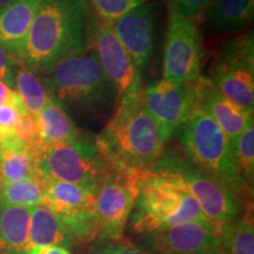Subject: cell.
<instances>
[{"label": "cell", "instance_id": "cell-1", "mask_svg": "<svg viewBox=\"0 0 254 254\" xmlns=\"http://www.w3.org/2000/svg\"><path fill=\"white\" fill-rule=\"evenodd\" d=\"M142 90V79H139L119 98L113 117L95 138L112 167L151 170L165 152L166 141L145 110Z\"/></svg>", "mask_w": 254, "mask_h": 254}, {"label": "cell", "instance_id": "cell-2", "mask_svg": "<svg viewBox=\"0 0 254 254\" xmlns=\"http://www.w3.org/2000/svg\"><path fill=\"white\" fill-rule=\"evenodd\" d=\"M87 0H39L23 63L37 72L86 50Z\"/></svg>", "mask_w": 254, "mask_h": 254}, {"label": "cell", "instance_id": "cell-3", "mask_svg": "<svg viewBox=\"0 0 254 254\" xmlns=\"http://www.w3.org/2000/svg\"><path fill=\"white\" fill-rule=\"evenodd\" d=\"M39 75L51 99L64 111L98 110L117 97L97 57L88 49L60 60Z\"/></svg>", "mask_w": 254, "mask_h": 254}, {"label": "cell", "instance_id": "cell-4", "mask_svg": "<svg viewBox=\"0 0 254 254\" xmlns=\"http://www.w3.org/2000/svg\"><path fill=\"white\" fill-rule=\"evenodd\" d=\"M178 131L190 163L220 180L250 206L253 187L247 185L237 172L230 140L217 123L204 111L196 109Z\"/></svg>", "mask_w": 254, "mask_h": 254}, {"label": "cell", "instance_id": "cell-5", "mask_svg": "<svg viewBox=\"0 0 254 254\" xmlns=\"http://www.w3.org/2000/svg\"><path fill=\"white\" fill-rule=\"evenodd\" d=\"M201 218L206 217L185 190L147 170L128 220L133 231L148 237Z\"/></svg>", "mask_w": 254, "mask_h": 254}, {"label": "cell", "instance_id": "cell-6", "mask_svg": "<svg viewBox=\"0 0 254 254\" xmlns=\"http://www.w3.org/2000/svg\"><path fill=\"white\" fill-rule=\"evenodd\" d=\"M150 171L185 190L195 200L202 214L212 220L232 221L249 208L230 187L193 165L186 157L164 152Z\"/></svg>", "mask_w": 254, "mask_h": 254}, {"label": "cell", "instance_id": "cell-7", "mask_svg": "<svg viewBox=\"0 0 254 254\" xmlns=\"http://www.w3.org/2000/svg\"><path fill=\"white\" fill-rule=\"evenodd\" d=\"M32 153L38 172L93 192L113 168L101 153L97 139L84 134L68 142H43Z\"/></svg>", "mask_w": 254, "mask_h": 254}, {"label": "cell", "instance_id": "cell-8", "mask_svg": "<svg viewBox=\"0 0 254 254\" xmlns=\"http://www.w3.org/2000/svg\"><path fill=\"white\" fill-rule=\"evenodd\" d=\"M147 170L113 167L95 192L98 239L123 240L140 184Z\"/></svg>", "mask_w": 254, "mask_h": 254}, {"label": "cell", "instance_id": "cell-9", "mask_svg": "<svg viewBox=\"0 0 254 254\" xmlns=\"http://www.w3.org/2000/svg\"><path fill=\"white\" fill-rule=\"evenodd\" d=\"M209 80L231 101L253 112V32H247L222 43L215 56Z\"/></svg>", "mask_w": 254, "mask_h": 254}, {"label": "cell", "instance_id": "cell-10", "mask_svg": "<svg viewBox=\"0 0 254 254\" xmlns=\"http://www.w3.org/2000/svg\"><path fill=\"white\" fill-rule=\"evenodd\" d=\"M196 80L173 82L163 79L144 86V107L166 142L198 109Z\"/></svg>", "mask_w": 254, "mask_h": 254}, {"label": "cell", "instance_id": "cell-11", "mask_svg": "<svg viewBox=\"0 0 254 254\" xmlns=\"http://www.w3.org/2000/svg\"><path fill=\"white\" fill-rule=\"evenodd\" d=\"M202 40L193 19L170 9L164 50V79L190 82L201 75Z\"/></svg>", "mask_w": 254, "mask_h": 254}, {"label": "cell", "instance_id": "cell-12", "mask_svg": "<svg viewBox=\"0 0 254 254\" xmlns=\"http://www.w3.org/2000/svg\"><path fill=\"white\" fill-rule=\"evenodd\" d=\"M86 49L97 57L107 79L113 85L117 99L141 79V73L127 55L111 24L104 23L92 13L88 7L86 24Z\"/></svg>", "mask_w": 254, "mask_h": 254}, {"label": "cell", "instance_id": "cell-13", "mask_svg": "<svg viewBox=\"0 0 254 254\" xmlns=\"http://www.w3.org/2000/svg\"><path fill=\"white\" fill-rule=\"evenodd\" d=\"M222 224L208 218L183 222L151 234L142 246L153 254H221Z\"/></svg>", "mask_w": 254, "mask_h": 254}, {"label": "cell", "instance_id": "cell-14", "mask_svg": "<svg viewBox=\"0 0 254 254\" xmlns=\"http://www.w3.org/2000/svg\"><path fill=\"white\" fill-rule=\"evenodd\" d=\"M157 17V4L144 2L111 24L116 37L141 74L154 53Z\"/></svg>", "mask_w": 254, "mask_h": 254}, {"label": "cell", "instance_id": "cell-15", "mask_svg": "<svg viewBox=\"0 0 254 254\" xmlns=\"http://www.w3.org/2000/svg\"><path fill=\"white\" fill-rule=\"evenodd\" d=\"M196 86L198 109L207 113L217 123L230 142L251 124H254L253 112H250L225 97L208 78L200 75L196 80Z\"/></svg>", "mask_w": 254, "mask_h": 254}, {"label": "cell", "instance_id": "cell-16", "mask_svg": "<svg viewBox=\"0 0 254 254\" xmlns=\"http://www.w3.org/2000/svg\"><path fill=\"white\" fill-rule=\"evenodd\" d=\"M43 192L44 205L59 214L95 211V192L77 184L62 182L34 171Z\"/></svg>", "mask_w": 254, "mask_h": 254}, {"label": "cell", "instance_id": "cell-17", "mask_svg": "<svg viewBox=\"0 0 254 254\" xmlns=\"http://www.w3.org/2000/svg\"><path fill=\"white\" fill-rule=\"evenodd\" d=\"M38 2L39 0H14L0 8V46L21 62Z\"/></svg>", "mask_w": 254, "mask_h": 254}, {"label": "cell", "instance_id": "cell-18", "mask_svg": "<svg viewBox=\"0 0 254 254\" xmlns=\"http://www.w3.org/2000/svg\"><path fill=\"white\" fill-rule=\"evenodd\" d=\"M33 246H59L69 250L75 243L62 215L40 205L30 208L28 249Z\"/></svg>", "mask_w": 254, "mask_h": 254}, {"label": "cell", "instance_id": "cell-19", "mask_svg": "<svg viewBox=\"0 0 254 254\" xmlns=\"http://www.w3.org/2000/svg\"><path fill=\"white\" fill-rule=\"evenodd\" d=\"M28 228L30 208L0 202V253L25 254Z\"/></svg>", "mask_w": 254, "mask_h": 254}, {"label": "cell", "instance_id": "cell-20", "mask_svg": "<svg viewBox=\"0 0 254 254\" xmlns=\"http://www.w3.org/2000/svg\"><path fill=\"white\" fill-rule=\"evenodd\" d=\"M205 13L213 30L239 31L253 21L254 0H209Z\"/></svg>", "mask_w": 254, "mask_h": 254}, {"label": "cell", "instance_id": "cell-21", "mask_svg": "<svg viewBox=\"0 0 254 254\" xmlns=\"http://www.w3.org/2000/svg\"><path fill=\"white\" fill-rule=\"evenodd\" d=\"M34 119L37 122L41 144L68 142L82 135L67 112L51 98Z\"/></svg>", "mask_w": 254, "mask_h": 254}, {"label": "cell", "instance_id": "cell-22", "mask_svg": "<svg viewBox=\"0 0 254 254\" xmlns=\"http://www.w3.org/2000/svg\"><path fill=\"white\" fill-rule=\"evenodd\" d=\"M36 171L33 153L17 138L0 142V183H14Z\"/></svg>", "mask_w": 254, "mask_h": 254}, {"label": "cell", "instance_id": "cell-23", "mask_svg": "<svg viewBox=\"0 0 254 254\" xmlns=\"http://www.w3.org/2000/svg\"><path fill=\"white\" fill-rule=\"evenodd\" d=\"M12 90L19 95L25 109L34 118L50 99L40 75L28 68L21 60L14 64Z\"/></svg>", "mask_w": 254, "mask_h": 254}, {"label": "cell", "instance_id": "cell-24", "mask_svg": "<svg viewBox=\"0 0 254 254\" xmlns=\"http://www.w3.org/2000/svg\"><path fill=\"white\" fill-rule=\"evenodd\" d=\"M221 254H254V225L250 208L241 217L222 224Z\"/></svg>", "mask_w": 254, "mask_h": 254}, {"label": "cell", "instance_id": "cell-25", "mask_svg": "<svg viewBox=\"0 0 254 254\" xmlns=\"http://www.w3.org/2000/svg\"><path fill=\"white\" fill-rule=\"evenodd\" d=\"M0 202L27 208L44 205L43 192L34 174L19 182L0 183Z\"/></svg>", "mask_w": 254, "mask_h": 254}, {"label": "cell", "instance_id": "cell-26", "mask_svg": "<svg viewBox=\"0 0 254 254\" xmlns=\"http://www.w3.org/2000/svg\"><path fill=\"white\" fill-rule=\"evenodd\" d=\"M232 157L237 172L247 185L253 187L254 180V124L246 127L231 142Z\"/></svg>", "mask_w": 254, "mask_h": 254}, {"label": "cell", "instance_id": "cell-27", "mask_svg": "<svg viewBox=\"0 0 254 254\" xmlns=\"http://www.w3.org/2000/svg\"><path fill=\"white\" fill-rule=\"evenodd\" d=\"M91 12L99 20L112 24L117 19L128 13L133 8L146 2V0H87Z\"/></svg>", "mask_w": 254, "mask_h": 254}, {"label": "cell", "instance_id": "cell-28", "mask_svg": "<svg viewBox=\"0 0 254 254\" xmlns=\"http://www.w3.org/2000/svg\"><path fill=\"white\" fill-rule=\"evenodd\" d=\"M24 110L26 109L14 91L4 104L0 105V142L15 138V124L19 114Z\"/></svg>", "mask_w": 254, "mask_h": 254}, {"label": "cell", "instance_id": "cell-29", "mask_svg": "<svg viewBox=\"0 0 254 254\" xmlns=\"http://www.w3.org/2000/svg\"><path fill=\"white\" fill-rule=\"evenodd\" d=\"M14 135L19 141L23 142L32 152L41 144L36 119L26 110L21 111L19 114V118L14 127Z\"/></svg>", "mask_w": 254, "mask_h": 254}, {"label": "cell", "instance_id": "cell-30", "mask_svg": "<svg viewBox=\"0 0 254 254\" xmlns=\"http://www.w3.org/2000/svg\"><path fill=\"white\" fill-rule=\"evenodd\" d=\"M170 9L178 12L184 17L193 19L205 13L209 0H161Z\"/></svg>", "mask_w": 254, "mask_h": 254}, {"label": "cell", "instance_id": "cell-31", "mask_svg": "<svg viewBox=\"0 0 254 254\" xmlns=\"http://www.w3.org/2000/svg\"><path fill=\"white\" fill-rule=\"evenodd\" d=\"M91 254H153L150 251L132 244L118 241H100L92 250Z\"/></svg>", "mask_w": 254, "mask_h": 254}, {"label": "cell", "instance_id": "cell-32", "mask_svg": "<svg viewBox=\"0 0 254 254\" xmlns=\"http://www.w3.org/2000/svg\"><path fill=\"white\" fill-rule=\"evenodd\" d=\"M17 60L4 47L0 46V81L7 85L11 90L13 81V67Z\"/></svg>", "mask_w": 254, "mask_h": 254}, {"label": "cell", "instance_id": "cell-33", "mask_svg": "<svg viewBox=\"0 0 254 254\" xmlns=\"http://www.w3.org/2000/svg\"><path fill=\"white\" fill-rule=\"evenodd\" d=\"M25 254H73L71 251L59 246H33Z\"/></svg>", "mask_w": 254, "mask_h": 254}, {"label": "cell", "instance_id": "cell-34", "mask_svg": "<svg viewBox=\"0 0 254 254\" xmlns=\"http://www.w3.org/2000/svg\"><path fill=\"white\" fill-rule=\"evenodd\" d=\"M12 92H13V90H11L7 85L4 84L2 81H0V105L4 104L5 101L11 97Z\"/></svg>", "mask_w": 254, "mask_h": 254}, {"label": "cell", "instance_id": "cell-35", "mask_svg": "<svg viewBox=\"0 0 254 254\" xmlns=\"http://www.w3.org/2000/svg\"><path fill=\"white\" fill-rule=\"evenodd\" d=\"M12 1H14V0H0V8L5 7V6H7L8 4H11Z\"/></svg>", "mask_w": 254, "mask_h": 254}]
</instances>
